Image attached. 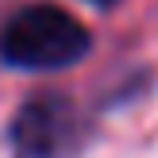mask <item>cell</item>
Masks as SVG:
<instances>
[{"label": "cell", "mask_w": 158, "mask_h": 158, "mask_svg": "<svg viewBox=\"0 0 158 158\" xmlns=\"http://www.w3.org/2000/svg\"><path fill=\"white\" fill-rule=\"evenodd\" d=\"M77 139H81L77 108L58 93L27 100L12 123L15 158H73Z\"/></svg>", "instance_id": "2"}, {"label": "cell", "mask_w": 158, "mask_h": 158, "mask_svg": "<svg viewBox=\"0 0 158 158\" xmlns=\"http://www.w3.org/2000/svg\"><path fill=\"white\" fill-rule=\"evenodd\" d=\"M97 4H116V0H97Z\"/></svg>", "instance_id": "3"}, {"label": "cell", "mask_w": 158, "mask_h": 158, "mask_svg": "<svg viewBox=\"0 0 158 158\" xmlns=\"http://www.w3.org/2000/svg\"><path fill=\"white\" fill-rule=\"evenodd\" d=\"M89 31L58 4H27L0 31V58L15 69H66L85 58Z\"/></svg>", "instance_id": "1"}]
</instances>
